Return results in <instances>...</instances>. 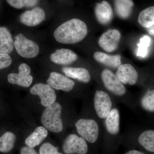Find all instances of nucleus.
I'll return each mask as SVG.
<instances>
[{
  "mask_svg": "<svg viewBox=\"0 0 154 154\" xmlns=\"http://www.w3.org/2000/svg\"><path fill=\"white\" fill-rule=\"evenodd\" d=\"M88 29L83 21L73 19L62 24L54 32V38L63 44H74L82 41L87 36Z\"/></svg>",
  "mask_w": 154,
  "mask_h": 154,
  "instance_id": "nucleus-1",
  "label": "nucleus"
},
{
  "mask_svg": "<svg viewBox=\"0 0 154 154\" xmlns=\"http://www.w3.org/2000/svg\"><path fill=\"white\" fill-rule=\"evenodd\" d=\"M62 109L61 105L56 102L46 107L42 112L41 120L45 128L53 132L62 131L63 124L60 116Z\"/></svg>",
  "mask_w": 154,
  "mask_h": 154,
  "instance_id": "nucleus-2",
  "label": "nucleus"
},
{
  "mask_svg": "<svg viewBox=\"0 0 154 154\" xmlns=\"http://www.w3.org/2000/svg\"><path fill=\"white\" fill-rule=\"evenodd\" d=\"M77 132L86 141L91 143L96 142L99 136V126L93 119H81L75 125Z\"/></svg>",
  "mask_w": 154,
  "mask_h": 154,
  "instance_id": "nucleus-3",
  "label": "nucleus"
},
{
  "mask_svg": "<svg viewBox=\"0 0 154 154\" xmlns=\"http://www.w3.org/2000/svg\"><path fill=\"white\" fill-rule=\"evenodd\" d=\"M14 45L18 54L22 57L32 58L36 57L39 53L38 45L26 38L22 33L15 37Z\"/></svg>",
  "mask_w": 154,
  "mask_h": 154,
  "instance_id": "nucleus-4",
  "label": "nucleus"
},
{
  "mask_svg": "<svg viewBox=\"0 0 154 154\" xmlns=\"http://www.w3.org/2000/svg\"><path fill=\"white\" fill-rule=\"evenodd\" d=\"M101 79L105 88L116 96L125 95L126 89L116 75L108 69H105L101 73Z\"/></svg>",
  "mask_w": 154,
  "mask_h": 154,
  "instance_id": "nucleus-5",
  "label": "nucleus"
},
{
  "mask_svg": "<svg viewBox=\"0 0 154 154\" xmlns=\"http://www.w3.org/2000/svg\"><path fill=\"white\" fill-rule=\"evenodd\" d=\"M113 103L110 96L105 91H97L94 97V107L96 115L105 119L112 109Z\"/></svg>",
  "mask_w": 154,
  "mask_h": 154,
  "instance_id": "nucleus-6",
  "label": "nucleus"
},
{
  "mask_svg": "<svg viewBox=\"0 0 154 154\" xmlns=\"http://www.w3.org/2000/svg\"><path fill=\"white\" fill-rule=\"evenodd\" d=\"M63 149L66 154H86L88 148L86 141L83 138L76 134H71L64 142Z\"/></svg>",
  "mask_w": 154,
  "mask_h": 154,
  "instance_id": "nucleus-7",
  "label": "nucleus"
},
{
  "mask_svg": "<svg viewBox=\"0 0 154 154\" xmlns=\"http://www.w3.org/2000/svg\"><path fill=\"white\" fill-rule=\"evenodd\" d=\"M30 93L32 95L39 96L41 104L45 107L52 105L56 100L55 91L48 84H36L30 88Z\"/></svg>",
  "mask_w": 154,
  "mask_h": 154,
  "instance_id": "nucleus-8",
  "label": "nucleus"
},
{
  "mask_svg": "<svg viewBox=\"0 0 154 154\" xmlns=\"http://www.w3.org/2000/svg\"><path fill=\"white\" fill-rule=\"evenodd\" d=\"M31 70L26 63H22L19 67L18 74L11 73L8 75V80L11 84L17 85L24 88H28L33 82V77L30 75Z\"/></svg>",
  "mask_w": 154,
  "mask_h": 154,
  "instance_id": "nucleus-9",
  "label": "nucleus"
},
{
  "mask_svg": "<svg viewBox=\"0 0 154 154\" xmlns=\"http://www.w3.org/2000/svg\"><path fill=\"white\" fill-rule=\"evenodd\" d=\"M121 36V33L119 30L109 29L103 33L99 38V46L106 52H113L118 47Z\"/></svg>",
  "mask_w": 154,
  "mask_h": 154,
  "instance_id": "nucleus-10",
  "label": "nucleus"
},
{
  "mask_svg": "<svg viewBox=\"0 0 154 154\" xmlns=\"http://www.w3.org/2000/svg\"><path fill=\"white\" fill-rule=\"evenodd\" d=\"M47 82L51 88L57 90L69 92L75 85V83L69 78L56 72H52Z\"/></svg>",
  "mask_w": 154,
  "mask_h": 154,
  "instance_id": "nucleus-11",
  "label": "nucleus"
},
{
  "mask_svg": "<svg viewBox=\"0 0 154 154\" xmlns=\"http://www.w3.org/2000/svg\"><path fill=\"white\" fill-rule=\"evenodd\" d=\"M116 75L124 85H134L137 82L138 74L136 70L130 64H121L117 68Z\"/></svg>",
  "mask_w": 154,
  "mask_h": 154,
  "instance_id": "nucleus-12",
  "label": "nucleus"
},
{
  "mask_svg": "<svg viewBox=\"0 0 154 154\" xmlns=\"http://www.w3.org/2000/svg\"><path fill=\"white\" fill-rule=\"evenodd\" d=\"M45 13L44 10L39 7H36L31 11L24 12L20 17L22 23L28 26L38 25L44 20Z\"/></svg>",
  "mask_w": 154,
  "mask_h": 154,
  "instance_id": "nucleus-13",
  "label": "nucleus"
},
{
  "mask_svg": "<svg viewBox=\"0 0 154 154\" xmlns=\"http://www.w3.org/2000/svg\"><path fill=\"white\" fill-rule=\"evenodd\" d=\"M95 14L97 21L102 25L109 24L113 17L112 7L106 1L97 3L95 8Z\"/></svg>",
  "mask_w": 154,
  "mask_h": 154,
  "instance_id": "nucleus-14",
  "label": "nucleus"
},
{
  "mask_svg": "<svg viewBox=\"0 0 154 154\" xmlns=\"http://www.w3.org/2000/svg\"><path fill=\"white\" fill-rule=\"evenodd\" d=\"M78 56L72 51L66 48L57 49L50 56V59L54 63L59 65H69L74 62Z\"/></svg>",
  "mask_w": 154,
  "mask_h": 154,
  "instance_id": "nucleus-15",
  "label": "nucleus"
},
{
  "mask_svg": "<svg viewBox=\"0 0 154 154\" xmlns=\"http://www.w3.org/2000/svg\"><path fill=\"white\" fill-rule=\"evenodd\" d=\"M105 128L108 133L116 135L120 130V113L116 108H112L105 119Z\"/></svg>",
  "mask_w": 154,
  "mask_h": 154,
  "instance_id": "nucleus-16",
  "label": "nucleus"
},
{
  "mask_svg": "<svg viewBox=\"0 0 154 154\" xmlns=\"http://www.w3.org/2000/svg\"><path fill=\"white\" fill-rule=\"evenodd\" d=\"M62 71L68 78L75 79L84 83H88L91 81L90 72L84 68L64 67Z\"/></svg>",
  "mask_w": 154,
  "mask_h": 154,
  "instance_id": "nucleus-17",
  "label": "nucleus"
},
{
  "mask_svg": "<svg viewBox=\"0 0 154 154\" xmlns=\"http://www.w3.org/2000/svg\"><path fill=\"white\" fill-rule=\"evenodd\" d=\"M94 57L98 62L112 68H118L121 64V57L119 54L109 55L104 52L97 51L94 53Z\"/></svg>",
  "mask_w": 154,
  "mask_h": 154,
  "instance_id": "nucleus-18",
  "label": "nucleus"
},
{
  "mask_svg": "<svg viewBox=\"0 0 154 154\" xmlns=\"http://www.w3.org/2000/svg\"><path fill=\"white\" fill-rule=\"evenodd\" d=\"M48 132L47 129L44 127L38 126L25 140V144L29 147H35L39 145L47 137Z\"/></svg>",
  "mask_w": 154,
  "mask_h": 154,
  "instance_id": "nucleus-19",
  "label": "nucleus"
},
{
  "mask_svg": "<svg viewBox=\"0 0 154 154\" xmlns=\"http://www.w3.org/2000/svg\"><path fill=\"white\" fill-rule=\"evenodd\" d=\"M14 45L8 30L5 27H0V53L9 54L14 49Z\"/></svg>",
  "mask_w": 154,
  "mask_h": 154,
  "instance_id": "nucleus-20",
  "label": "nucleus"
},
{
  "mask_svg": "<svg viewBox=\"0 0 154 154\" xmlns=\"http://www.w3.org/2000/svg\"><path fill=\"white\" fill-rule=\"evenodd\" d=\"M134 4L132 0H115L116 13L119 18L127 19L130 16Z\"/></svg>",
  "mask_w": 154,
  "mask_h": 154,
  "instance_id": "nucleus-21",
  "label": "nucleus"
},
{
  "mask_svg": "<svg viewBox=\"0 0 154 154\" xmlns=\"http://www.w3.org/2000/svg\"><path fill=\"white\" fill-rule=\"evenodd\" d=\"M138 141L147 151L154 153V130H147L144 131L139 136Z\"/></svg>",
  "mask_w": 154,
  "mask_h": 154,
  "instance_id": "nucleus-22",
  "label": "nucleus"
},
{
  "mask_svg": "<svg viewBox=\"0 0 154 154\" xmlns=\"http://www.w3.org/2000/svg\"><path fill=\"white\" fill-rule=\"evenodd\" d=\"M138 22L144 28H148L154 24V6L149 7L140 13Z\"/></svg>",
  "mask_w": 154,
  "mask_h": 154,
  "instance_id": "nucleus-23",
  "label": "nucleus"
},
{
  "mask_svg": "<svg viewBox=\"0 0 154 154\" xmlns=\"http://www.w3.org/2000/svg\"><path fill=\"white\" fill-rule=\"evenodd\" d=\"M16 136L13 133L8 131L0 137V152H8L14 148Z\"/></svg>",
  "mask_w": 154,
  "mask_h": 154,
  "instance_id": "nucleus-24",
  "label": "nucleus"
},
{
  "mask_svg": "<svg viewBox=\"0 0 154 154\" xmlns=\"http://www.w3.org/2000/svg\"><path fill=\"white\" fill-rule=\"evenodd\" d=\"M141 107L146 111L154 112V90H148L140 99Z\"/></svg>",
  "mask_w": 154,
  "mask_h": 154,
  "instance_id": "nucleus-25",
  "label": "nucleus"
},
{
  "mask_svg": "<svg viewBox=\"0 0 154 154\" xmlns=\"http://www.w3.org/2000/svg\"><path fill=\"white\" fill-rule=\"evenodd\" d=\"M150 42L151 38L148 36H145L140 38V42L137 44L138 48L137 53V56L143 58L146 56Z\"/></svg>",
  "mask_w": 154,
  "mask_h": 154,
  "instance_id": "nucleus-26",
  "label": "nucleus"
},
{
  "mask_svg": "<svg viewBox=\"0 0 154 154\" xmlns=\"http://www.w3.org/2000/svg\"><path fill=\"white\" fill-rule=\"evenodd\" d=\"M39 152V154H63L59 152L56 147L48 143L42 145Z\"/></svg>",
  "mask_w": 154,
  "mask_h": 154,
  "instance_id": "nucleus-27",
  "label": "nucleus"
},
{
  "mask_svg": "<svg viewBox=\"0 0 154 154\" xmlns=\"http://www.w3.org/2000/svg\"><path fill=\"white\" fill-rule=\"evenodd\" d=\"M12 62V58L8 54L0 53V70L10 66Z\"/></svg>",
  "mask_w": 154,
  "mask_h": 154,
  "instance_id": "nucleus-28",
  "label": "nucleus"
},
{
  "mask_svg": "<svg viewBox=\"0 0 154 154\" xmlns=\"http://www.w3.org/2000/svg\"><path fill=\"white\" fill-rule=\"evenodd\" d=\"M7 1L10 5L15 8L21 9L26 5V0H7Z\"/></svg>",
  "mask_w": 154,
  "mask_h": 154,
  "instance_id": "nucleus-29",
  "label": "nucleus"
},
{
  "mask_svg": "<svg viewBox=\"0 0 154 154\" xmlns=\"http://www.w3.org/2000/svg\"><path fill=\"white\" fill-rule=\"evenodd\" d=\"M21 154H38L36 151L32 148L29 147L28 146H24L21 149Z\"/></svg>",
  "mask_w": 154,
  "mask_h": 154,
  "instance_id": "nucleus-30",
  "label": "nucleus"
},
{
  "mask_svg": "<svg viewBox=\"0 0 154 154\" xmlns=\"http://www.w3.org/2000/svg\"><path fill=\"white\" fill-rule=\"evenodd\" d=\"M146 28L147 32H148L149 34L154 37V24L150 27Z\"/></svg>",
  "mask_w": 154,
  "mask_h": 154,
  "instance_id": "nucleus-31",
  "label": "nucleus"
},
{
  "mask_svg": "<svg viewBox=\"0 0 154 154\" xmlns=\"http://www.w3.org/2000/svg\"><path fill=\"white\" fill-rule=\"evenodd\" d=\"M124 154H145L143 152L136 150H131L127 152Z\"/></svg>",
  "mask_w": 154,
  "mask_h": 154,
  "instance_id": "nucleus-32",
  "label": "nucleus"
}]
</instances>
